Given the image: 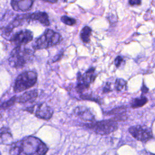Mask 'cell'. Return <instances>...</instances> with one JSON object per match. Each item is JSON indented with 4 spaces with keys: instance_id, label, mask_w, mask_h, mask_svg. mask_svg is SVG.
Listing matches in <instances>:
<instances>
[{
    "instance_id": "obj_21",
    "label": "cell",
    "mask_w": 155,
    "mask_h": 155,
    "mask_svg": "<svg viewBox=\"0 0 155 155\" xmlns=\"http://www.w3.org/2000/svg\"><path fill=\"white\" fill-rule=\"evenodd\" d=\"M110 85H111L110 83H109V82L107 83L106 85L104 87V88L103 89V92L104 93H109L110 91H111V89L110 88Z\"/></svg>"
},
{
    "instance_id": "obj_8",
    "label": "cell",
    "mask_w": 155,
    "mask_h": 155,
    "mask_svg": "<svg viewBox=\"0 0 155 155\" xmlns=\"http://www.w3.org/2000/svg\"><path fill=\"white\" fill-rule=\"evenodd\" d=\"M33 33L28 30H21L15 33L10 39L12 44L17 45H24L33 40Z\"/></svg>"
},
{
    "instance_id": "obj_22",
    "label": "cell",
    "mask_w": 155,
    "mask_h": 155,
    "mask_svg": "<svg viewBox=\"0 0 155 155\" xmlns=\"http://www.w3.org/2000/svg\"><path fill=\"white\" fill-rule=\"evenodd\" d=\"M141 3V0H129V4L131 5H140Z\"/></svg>"
},
{
    "instance_id": "obj_20",
    "label": "cell",
    "mask_w": 155,
    "mask_h": 155,
    "mask_svg": "<svg viewBox=\"0 0 155 155\" xmlns=\"http://www.w3.org/2000/svg\"><path fill=\"white\" fill-rule=\"evenodd\" d=\"M122 61H123V58L122 56H117L116 58V59H114V64H115L116 67H119L121 65Z\"/></svg>"
},
{
    "instance_id": "obj_14",
    "label": "cell",
    "mask_w": 155,
    "mask_h": 155,
    "mask_svg": "<svg viewBox=\"0 0 155 155\" xmlns=\"http://www.w3.org/2000/svg\"><path fill=\"white\" fill-rule=\"evenodd\" d=\"M92 30L88 26H85L81 31L80 37L84 43H88L90 41Z\"/></svg>"
},
{
    "instance_id": "obj_5",
    "label": "cell",
    "mask_w": 155,
    "mask_h": 155,
    "mask_svg": "<svg viewBox=\"0 0 155 155\" xmlns=\"http://www.w3.org/2000/svg\"><path fill=\"white\" fill-rule=\"evenodd\" d=\"M87 128L101 135L109 134L117 129V124L114 119L104 120L85 124Z\"/></svg>"
},
{
    "instance_id": "obj_12",
    "label": "cell",
    "mask_w": 155,
    "mask_h": 155,
    "mask_svg": "<svg viewBox=\"0 0 155 155\" xmlns=\"http://www.w3.org/2000/svg\"><path fill=\"white\" fill-rule=\"evenodd\" d=\"M28 19L33 21H38L45 26L50 25L48 15L45 12H35L28 15Z\"/></svg>"
},
{
    "instance_id": "obj_9",
    "label": "cell",
    "mask_w": 155,
    "mask_h": 155,
    "mask_svg": "<svg viewBox=\"0 0 155 155\" xmlns=\"http://www.w3.org/2000/svg\"><path fill=\"white\" fill-rule=\"evenodd\" d=\"M53 114V110L45 103L39 104L35 112V114L37 117L44 120H49L52 117Z\"/></svg>"
},
{
    "instance_id": "obj_17",
    "label": "cell",
    "mask_w": 155,
    "mask_h": 155,
    "mask_svg": "<svg viewBox=\"0 0 155 155\" xmlns=\"http://www.w3.org/2000/svg\"><path fill=\"white\" fill-rule=\"evenodd\" d=\"M127 82L122 79H117L114 84V88L117 91H120L126 88Z\"/></svg>"
},
{
    "instance_id": "obj_19",
    "label": "cell",
    "mask_w": 155,
    "mask_h": 155,
    "mask_svg": "<svg viewBox=\"0 0 155 155\" xmlns=\"http://www.w3.org/2000/svg\"><path fill=\"white\" fill-rule=\"evenodd\" d=\"M61 20L64 24L67 25H73L76 23V21L74 18L68 17L67 16H61Z\"/></svg>"
},
{
    "instance_id": "obj_10",
    "label": "cell",
    "mask_w": 155,
    "mask_h": 155,
    "mask_svg": "<svg viewBox=\"0 0 155 155\" xmlns=\"http://www.w3.org/2000/svg\"><path fill=\"white\" fill-rule=\"evenodd\" d=\"M74 113L81 120L85 122H94L95 120L94 115L93 112L85 107H77L74 110Z\"/></svg>"
},
{
    "instance_id": "obj_7",
    "label": "cell",
    "mask_w": 155,
    "mask_h": 155,
    "mask_svg": "<svg viewBox=\"0 0 155 155\" xmlns=\"http://www.w3.org/2000/svg\"><path fill=\"white\" fill-rule=\"evenodd\" d=\"M128 131L133 137L140 141L147 142L153 138L151 130L145 126L131 127L129 128Z\"/></svg>"
},
{
    "instance_id": "obj_6",
    "label": "cell",
    "mask_w": 155,
    "mask_h": 155,
    "mask_svg": "<svg viewBox=\"0 0 155 155\" xmlns=\"http://www.w3.org/2000/svg\"><path fill=\"white\" fill-rule=\"evenodd\" d=\"M96 77L95 73V68L94 67L90 68L84 74L78 73V84L76 90L79 93H83L87 90L91 83L93 82Z\"/></svg>"
},
{
    "instance_id": "obj_2",
    "label": "cell",
    "mask_w": 155,
    "mask_h": 155,
    "mask_svg": "<svg viewBox=\"0 0 155 155\" xmlns=\"http://www.w3.org/2000/svg\"><path fill=\"white\" fill-rule=\"evenodd\" d=\"M33 57V51L23 45H17L11 51L8 62L15 68H22Z\"/></svg>"
},
{
    "instance_id": "obj_23",
    "label": "cell",
    "mask_w": 155,
    "mask_h": 155,
    "mask_svg": "<svg viewBox=\"0 0 155 155\" xmlns=\"http://www.w3.org/2000/svg\"><path fill=\"white\" fill-rule=\"evenodd\" d=\"M141 90H142V91L143 93H147V92L148 91V89L144 85H142V87Z\"/></svg>"
},
{
    "instance_id": "obj_1",
    "label": "cell",
    "mask_w": 155,
    "mask_h": 155,
    "mask_svg": "<svg viewBox=\"0 0 155 155\" xmlns=\"http://www.w3.org/2000/svg\"><path fill=\"white\" fill-rule=\"evenodd\" d=\"M48 147L39 139L35 136H27L18 140L11 145L10 154H45Z\"/></svg>"
},
{
    "instance_id": "obj_16",
    "label": "cell",
    "mask_w": 155,
    "mask_h": 155,
    "mask_svg": "<svg viewBox=\"0 0 155 155\" xmlns=\"http://www.w3.org/2000/svg\"><path fill=\"white\" fill-rule=\"evenodd\" d=\"M147 102L148 99L147 97H145V96H141L140 97L134 99L131 103V106L132 108H134L141 107L143 106Z\"/></svg>"
},
{
    "instance_id": "obj_13",
    "label": "cell",
    "mask_w": 155,
    "mask_h": 155,
    "mask_svg": "<svg viewBox=\"0 0 155 155\" xmlns=\"http://www.w3.org/2000/svg\"><path fill=\"white\" fill-rule=\"evenodd\" d=\"M38 92L36 90L26 91L17 98V102L19 103H27L33 102L38 97Z\"/></svg>"
},
{
    "instance_id": "obj_3",
    "label": "cell",
    "mask_w": 155,
    "mask_h": 155,
    "mask_svg": "<svg viewBox=\"0 0 155 155\" xmlns=\"http://www.w3.org/2000/svg\"><path fill=\"white\" fill-rule=\"evenodd\" d=\"M62 39V36L59 33L47 29L43 35L36 39L33 44V47L35 50L45 49L58 44Z\"/></svg>"
},
{
    "instance_id": "obj_4",
    "label": "cell",
    "mask_w": 155,
    "mask_h": 155,
    "mask_svg": "<svg viewBox=\"0 0 155 155\" xmlns=\"http://www.w3.org/2000/svg\"><path fill=\"white\" fill-rule=\"evenodd\" d=\"M37 81V74L34 71H26L16 79L13 86L15 93L21 92L33 87Z\"/></svg>"
},
{
    "instance_id": "obj_15",
    "label": "cell",
    "mask_w": 155,
    "mask_h": 155,
    "mask_svg": "<svg viewBox=\"0 0 155 155\" xmlns=\"http://www.w3.org/2000/svg\"><path fill=\"white\" fill-rule=\"evenodd\" d=\"M12 140V136L10 131L6 128H2L1 130V143L8 144Z\"/></svg>"
},
{
    "instance_id": "obj_11",
    "label": "cell",
    "mask_w": 155,
    "mask_h": 155,
    "mask_svg": "<svg viewBox=\"0 0 155 155\" xmlns=\"http://www.w3.org/2000/svg\"><path fill=\"white\" fill-rule=\"evenodd\" d=\"M33 0H12L11 5L16 11L26 12L31 9Z\"/></svg>"
},
{
    "instance_id": "obj_24",
    "label": "cell",
    "mask_w": 155,
    "mask_h": 155,
    "mask_svg": "<svg viewBox=\"0 0 155 155\" xmlns=\"http://www.w3.org/2000/svg\"><path fill=\"white\" fill-rule=\"evenodd\" d=\"M47 2H50V3H56L57 2L58 0H44Z\"/></svg>"
},
{
    "instance_id": "obj_18",
    "label": "cell",
    "mask_w": 155,
    "mask_h": 155,
    "mask_svg": "<svg viewBox=\"0 0 155 155\" xmlns=\"http://www.w3.org/2000/svg\"><path fill=\"white\" fill-rule=\"evenodd\" d=\"M17 97L16 96H13L12 97H11L10 99H8V101L3 102L1 104V108H8L12 105H13L15 104V103L16 102H17Z\"/></svg>"
}]
</instances>
